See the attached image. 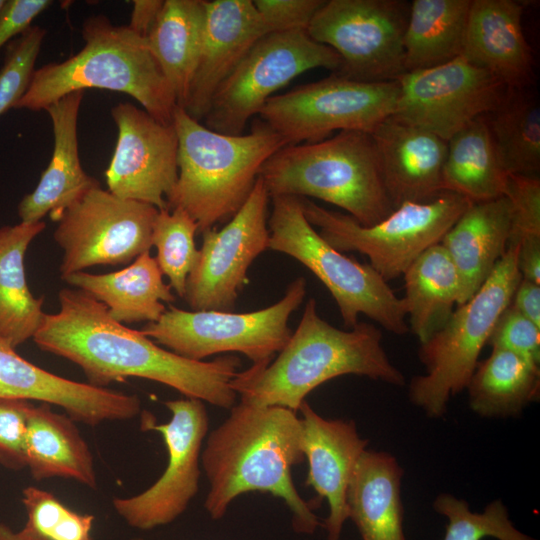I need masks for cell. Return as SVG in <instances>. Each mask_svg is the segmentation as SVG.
<instances>
[{
	"mask_svg": "<svg viewBox=\"0 0 540 540\" xmlns=\"http://www.w3.org/2000/svg\"><path fill=\"white\" fill-rule=\"evenodd\" d=\"M58 299L59 311L45 313L32 339L42 351L79 366L88 384L106 388L137 377L219 408L235 405L237 394L230 383L241 366L238 357L190 360L115 321L101 302L84 291L63 288Z\"/></svg>",
	"mask_w": 540,
	"mask_h": 540,
	"instance_id": "obj_1",
	"label": "cell"
},
{
	"mask_svg": "<svg viewBox=\"0 0 540 540\" xmlns=\"http://www.w3.org/2000/svg\"><path fill=\"white\" fill-rule=\"evenodd\" d=\"M305 457L297 412L240 401L210 432L201 453L209 481L204 507L213 520L223 518L235 498L258 491L280 498L297 533L311 535L321 525L313 503L305 501L292 480V467Z\"/></svg>",
	"mask_w": 540,
	"mask_h": 540,
	"instance_id": "obj_2",
	"label": "cell"
},
{
	"mask_svg": "<svg viewBox=\"0 0 540 540\" xmlns=\"http://www.w3.org/2000/svg\"><path fill=\"white\" fill-rule=\"evenodd\" d=\"M343 375L365 376L395 386L405 384L404 375L382 346L378 327L359 321L349 330L338 329L320 317L311 298L276 358L239 371L230 386L242 402L297 412L310 392Z\"/></svg>",
	"mask_w": 540,
	"mask_h": 540,
	"instance_id": "obj_3",
	"label": "cell"
},
{
	"mask_svg": "<svg viewBox=\"0 0 540 540\" xmlns=\"http://www.w3.org/2000/svg\"><path fill=\"white\" fill-rule=\"evenodd\" d=\"M172 124L178 140V178L167 205L169 210L186 211L198 224V233L228 222L249 197L263 164L286 146L259 118L249 133L227 135L176 106Z\"/></svg>",
	"mask_w": 540,
	"mask_h": 540,
	"instance_id": "obj_4",
	"label": "cell"
},
{
	"mask_svg": "<svg viewBox=\"0 0 540 540\" xmlns=\"http://www.w3.org/2000/svg\"><path fill=\"white\" fill-rule=\"evenodd\" d=\"M82 37L78 53L34 70L14 109L45 110L67 94L99 88L128 94L155 119L172 124L176 99L146 38L104 15L86 19Z\"/></svg>",
	"mask_w": 540,
	"mask_h": 540,
	"instance_id": "obj_5",
	"label": "cell"
},
{
	"mask_svg": "<svg viewBox=\"0 0 540 540\" xmlns=\"http://www.w3.org/2000/svg\"><path fill=\"white\" fill-rule=\"evenodd\" d=\"M259 177L270 198H316L338 206L363 226L374 225L394 210L372 137L361 131L286 145L263 164Z\"/></svg>",
	"mask_w": 540,
	"mask_h": 540,
	"instance_id": "obj_6",
	"label": "cell"
},
{
	"mask_svg": "<svg viewBox=\"0 0 540 540\" xmlns=\"http://www.w3.org/2000/svg\"><path fill=\"white\" fill-rule=\"evenodd\" d=\"M517 254L518 244L509 243L479 290L454 310L439 331L420 343L418 356L425 374L411 380L408 396L428 417H442L450 398L466 389L497 319L522 279Z\"/></svg>",
	"mask_w": 540,
	"mask_h": 540,
	"instance_id": "obj_7",
	"label": "cell"
},
{
	"mask_svg": "<svg viewBox=\"0 0 540 540\" xmlns=\"http://www.w3.org/2000/svg\"><path fill=\"white\" fill-rule=\"evenodd\" d=\"M268 249L286 254L310 270L334 298L346 328L366 315L388 332L409 331L406 304L372 267L333 248L309 223L295 196L270 198Z\"/></svg>",
	"mask_w": 540,
	"mask_h": 540,
	"instance_id": "obj_8",
	"label": "cell"
},
{
	"mask_svg": "<svg viewBox=\"0 0 540 540\" xmlns=\"http://www.w3.org/2000/svg\"><path fill=\"white\" fill-rule=\"evenodd\" d=\"M309 223L336 250L357 251L386 281L403 275L413 261L441 242L472 202L443 192L429 202H405L383 220L363 226L348 214L326 209L309 198H300Z\"/></svg>",
	"mask_w": 540,
	"mask_h": 540,
	"instance_id": "obj_9",
	"label": "cell"
},
{
	"mask_svg": "<svg viewBox=\"0 0 540 540\" xmlns=\"http://www.w3.org/2000/svg\"><path fill=\"white\" fill-rule=\"evenodd\" d=\"M306 280L298 277L271 306L247 312L187 311L170 306L156 322L140 330L158 345L194 361L219 353L239 352L253 364H268L288 342L291 314L306 296Z\"/></svg>",
	"mask_w": 540,
	"mask_h": 540,
	"instance_id": "obj_10",
	"label": "cell"
},
{
	"mask_svg": "<svg viewBox=\"0 0 540 540\" xmlns=\"http://www.w3.org/2000/svg\"><path fill=\"white\" fill-rule=\"evenodd\" d=\"M397 81L364 82L337 73L268 99L258 116L286 145L319 142L333 131L371 134L394 113Z\"/></svg>",
	"mask_w": 540,
	"mask_h": 540,
	"instance_id": "obj_11",
	"label": "cell"
},
{
	"mask_svg": "<svg viewBox=\"0 0 540 540\" xmlns=\"http://www.w3.org/2000/svg\"><path fill=\"white\" fill-rule=\"evenodd\" d=\"M339 55L314 41L306 29L268 33L247 52L214 93L203 124L218 133L244 134L273 94L315 68L337 72Z\"/></svg>",
	"mask_w": 540,
	"mask_h": 540,
	"instance_id": "obj_12",
	"label": "cell"
},
{
	"mask_svg": "<svg viewBox=\"0 0 540 540\" xmlns=\"http://www.w3.org/2000/svg\"><path fill=\"white\" fill-rule=\"evenodd\" d=\"M409 5L400 0H325L307 32L341 59L337 73L364 82L397 81L404 73Z\"/></svg>",
	"mask_w": 540,
	"mask_h": 540,
	"instance_id": "obj_13",
	"label": "cell"
},
{
	"mask_svg": "<svg viewBox=\"0 0 540 540\" xmlns=\"http://www.w3.org/2000/svg\"><path fill=\"white\" fill-rule=\"evenodd\" d=\"M158 209L119 198L100 185L69 206L53 237L63 250L61 279L96 265L130 264L152 247Z\"/></svg>",
	"mask_w": 540,
	"mask_h": 540,
	"instance_id": "obj_14",
	"label": "cell"
},
{
	"mask_svg": "<svg viewBox=\"0 0 540 540\" xmlns=\"http://www.w3.org/2000/svg\"><path fill=\"white\" fill-rule=\"evenodd\" d=\"M164 405L171 413L167 423L155 424L147 417L142 424L143 430L162 435L168 453L164 472L143 492L112 501L130 527L143 531L175 521L199 490L201 449L209 429L204 402L185 397Z\"/></svg>",
	"mask_w": 540,
	"mask_h": 540,
	"instance_id": "obj_15",
	"label": "cell"
},
{
	"mask_svg": "<svg viewBox=\"0 0 540 540\" xmlns=\"http://www.w3.org/2000/svg\"><path fill=\"white\" fill-rule=\"evenodd\" d=\"M392 118L448 141L473 120L493 112L507 88L487 71L458 56L404 73Z\"/></svg>",
	"mask_w": 540,
	"mask_h": 540,
	"instance_id": "obj_16",
	"label": "cell"
},
{
	"mask_svg": "<svg viewBox=\"0 0 540 540\" xmlns=\"http://www.w3.org/2000/svg\"><path fill=\"white\" fill-rule=\"evenodd\" d=\"M270 196L258 177L236 214L220 229L204 231L184 300L192 311H233L253 261L268 249Z\"/></svg>",
	"mask_w": 540,
	"mask_h": 540,
	"instance_id": "obj_17",
	"label": "cell"
},
{
	"mask_svg": "<svg viewBox=\"0 0 540 540\" xmlns=\"http://www.w3.org/2000/svg\"><path fill=\"white\" fill-rule=\"evenodd\" d=\"M117 143L105 171L108 191L127 200L168 209L167 197L178 178V140L173 124L125 102L111 110Z\"/></svg>",
	"mask_w": 540,
	"mask_h": 540,
	"instance_id": "obj_18",
	"label": "cell"
},
{
	"mask_svg": "<svg viewBox=\"0 0 540 540\" xmlns=\"http://www.w3.org/2000/svg\"><path fill=\"white\" fill-rule=\"evenodd\" d=\"M0 398L55 405L76 423L90 426L129 420L141 412L137 395L73 381L46 371L17 354L1 336Z\"/></svg>",
	"mask_w": 540,
	"mask_h": 540,
	"instance_id": "obj_19",
	"label": "cell"
},
{
	"mask_svg": "<svg viewBox=\"0 0 540 540\" xmlns=\"http://www.w3.org/2000/svg\"><path fill=\"white\" fill-rule=\"evenodd\" d=\"M299 411L302 449L308 463L305 485L327 501L329 513L323 527L328 540H339L348 520V487L369 441L359 435L354 421L325 419L306 400Z\"/></svg>",
	"mask_w": 540,
	"mask_h": 540,
	"instance_id": "obj_20",
	"label": "cell"
},
{
	"mask_svg": "<svg viewBox=\"0 0 540 540\" xmlns=\"http://www.w3.org/2000/svg\"><path fill=\"white\" fill-rule=\"evenodd\" d=\"M206 22L183 108L201 122L212 97L266 29L252 0H204Z\"/></svg>",
	"mask_w": 540,
	"mask_h": 540,
	"instance_id": "obj_21",
	"label": "cell"
},
{
	"mask_svg": "<svg viewBox=\"0 0 540 540\" xmlns=\"http://www.w3.org/2000/svg\"><path fill=\"white\" fill-rule=\"evenodd\" d=\"M370 135L394 209L405 202H429L443 193L441 175L447 141L392 117Z\"/></svg>",
	"mask_w": 540,
	"mask_h": 540,
	"instance_id": "obj_22",
	"label": "cell"
},
{
	"mask_svg": "<svg viewBox=\"0 0 540 540\" xmlns=\"http://www.w3.org/2000/svg\"><path fill=\"white\" fill-rule=\"evenodd\" d=\"M523 5L514 0H472L462 55L507 89L533 80L532 50L522 28Z\"/></svg>",
	"mask_w": 540,
	"mask_h": 540,
	"instance_id": "obj_23",
	"label": "cell"
},
{
	"mask_svg": "<svg viewBox=\"0 0 540 540\" xmlns=\"http://www.w3.org/2000/svg\"><path fill=\"white\" fill-rule=\"evenodd\" d=\"M84 91H76L49 105L53 152L35 189L18 204L20 222L35 223L49 216L57 222L63 212L91 188L100 185L82 168L78 148V115Z\"/></svg>",
	"mask_w": 540,
	"mask_h": 540,
	"instance_id": "obj_24",
	"label": "cell"
},
{
	"mask_svg": "<svg viewBox=\"0 0 540 540\" xmlns=\"http://www.w3.org/2000/svg\"><path fill=\"white\" fill-rule=\"evenodd\" d=\"M511 205L507 196L471 203L444 235L440 244L459 275L457 306L482 286L505 254L510 238Z\"/></svg>",
	"mask_w": 540,
	"mask_h": 540,
	"instance_id": "obj_25",
	"label": "cell"
},
{
	"mask_svg": "<svg viewBox=\"0 0 540 540\" xmlns=\"http://www.w3.org/2000/svg\"><path fill=\"white\" fill-rule=\"evenodd\" d=\"M402 477L392 454L366 449L361 455L348 487L347 511L362 540H407Z\"/></svg>",
	"mask_w": 540,
	"mask_h": 540,
	"instance_id": "obj_26",
	"label": "cell"
},
{
	"mask_svg": "<svg viewBox=\"0 0 540 540\" xmlns=\"http://www.w3.org/2000/svg\"><path fill=\"white\" fill-rule=\"evenodd\" d=\"M62 280L101 302L121 324L156 322L167 310L164 303L176 300L150 252L118 271L106 274L80 271Z\"/></svg>",
	"mask_w": 540,
	"mask_h": 540,
	"instance_id": "obj_27",
	"label": "cell"
},
{
	"mask_svg": "<svg viewBox=\"0 0 540 540\" xmlns=\"http://www.w3.org/2000/svg\"><path fill=\"white\" fill-rule=\"evenodd\" d=\"M76 422L51 405H30L25 438L26 467L37 480L65 478L96 488L91 450Z\"/></svg>",
	"mask_w": 540,
	"mask_h": 540,
	"instance_id": "obj_28",
	"label": "cell"
},
{
	"mask_svg": "<svg viewBox=\"0 0 540 540\" xmlns=\"http://www.w3.org/2000/svg\"><path fill=\"white\" fill-rule=\"evenodd\" d=\"M45 227L40 221L0 228V336L14 348L33 338L44 319V297L29 289L24 256Z\"/></svg>",
	"mask_w": 540,
	"mask_h": 540,
	"instance_id": "obj_29",
	"label": "cell"
},
{
	"mask_svg": "<svg viewBox=\"0 0 540 540\" xmlns=\"http://www.w3.org/2000/svg\"><path fill=\"white\" fill-rule=\"evenodd\" d=\"M508 176L483 116L447 141L441 175L443 192L458 194L472 203L490 201L506 195Z\"/></svg>",
	"mask_w": 540,
	"mask_h": 540,
	"instance_id": "obj_30",
	"label": "cell"
},
{
	"mask_svg": "<svg viewBox=\"0 0 540 540\" xmlns=\"http://www.w3.org/2000/svg\"><path fill=\"white\" fill-rule=\"evenodd\" d=\"M204 0H165L146 40L176 99L183 107L203 42Z\"/></svg>",
	"mask_w": 540,
	"mask_h": 540,
	"instance_id": "obj_31",
	"label": "cell"
},
{
	"mask_svg": "<svg viewBox=\"0 0 540 540\" xmlns=\"http://www.w3.org/2000/svg\"><path fill=\"white\" fill-rule=\"evenodd\" d=\"M402 276L409 330L423 343L454 312L460 294L459 275L449 254L438 243L418 256Z\"/></svg>",
	"mask_w": 540,
	"mask_h": 540,
	"instance_id": "obj_32",
	"label": "cell"
},
{
	"mask_svg": "<svg viewBox=\"0 0 540 540\" xmlns=\"http://www.w3.org/2000/svg\"><path fill=\"white\" fill-rule=\"evenodd\" d=\"M466 389L469 406L477 415L519 416L539 398V364L514 352L492 348L490 356L478 362Z\"/></svg>",
	"mask_w": 540,
	"mask_h": 540,
	"instance_id": "obj_33",
	"label": "cell"
},
{
	"mask_svg": "<svg viewBox=\"0 0 540 540\" xmlns=\"http://www.w3.org/2000/svg\"><path fill=\"white\" fill-rule=\"evenodd\" d=\"M472 0H413L404 33L406 72L462 55Z\"/></svg>",
	"mask_w": 540,
	"mask_h": 540,
	"instance_id": "obj_34",
	"label": "cell"
},
{
	"mask_svg": "<svg viewBox=\"0 0 540 540\" xmlns=\"http://www.w3.org/2000/svg\"><path fill=\"white\" fill-rule=\"evenodd\" d=\"M526 89H508L488 122L508 175L535 176L540 170V106Z\"/></svg>",
	"mask_w": 540,
	"mask_h": 540,
	"instance_id": "obj_35",
	"label": "cell"
},
{
	"mask_svg": "<svg viewBox=\"0 0 540 540\" xmlns=\"http://www.w3.org/2000/svg\"><path fill=\"white\" fill-rule=\"evenodd\" d=\"M197 233L198 224L181 208L159 210L154 220L152 246L157 250L156 262L169 279L171 289L181 298L199 256Z\"/></svg>",
	"mask_w": 540,
	"mask_h": 540,
	"instance_id": "obj_36",
	"label": "cell"
},
{
	"mask_svg": "<svg viewBox=\"0 0 540 540\" xmlns=\"http://www.w3.org/2000/svg\"><path fill=\"white\" fill-rule=\"evenodd\" d=\"M433 509L447 519L443 540H537L518 530L509 518L507 507L497 499L482 512H473L467 501L449 493L439 494Z\"/></svg>",
	"mask_w": 540,
	"mask_h": 540,
	"instance_id": "obj_37",
	"label": "cell"
},
{
	"mask_svg": "<svg viewBox=\"0 0 540 540\" xmlns=\"http://www.w3.org/2000/svg\"><path fill=\"white\" fill-rule=\"evenodd\" d=\"M26 525L47 540H92L94 516L66 507L54 494L28 486L22 491Z\"/></svg>",
	"mask_w": 540,
	"mask_h": 540,
	"instance_id": "obj_38",
	"label": "cell"
},
{
	"mask_svg": "<svg viewBox=\"0 0 540 540\" xmlns=\"http://www.w3.org/2000/svg\"><path fill=\"white\" fill-rule=\"evenodd\" d=\"M45 35L44 28L31 25L7 45L0 69V115L25 93Z\"/></svg>",
	"mask_w": 540,
	"mask_h": 540,
	"instance_id": "obj_39",
	"label": "cell"
},
{
	"mask_svg": "<svg viewBox=\"0 0 540 540\" xmlns=\"http://www.w3.org/2000/svg\"><path fill=\"white\" fill-rule=\"evenodd\" d=\"M511 205L509 243L540 240V180L509 175L506 195Z\"/></svg>",
	"mask_w": 540,
	"mask_h": 540,
	"instance_id": "obj_40",
	"label": "cell"
},
{
	"mask_svg": "<svg viewBox=\"0 0 540 540\" xmlns=\"http://www.w3.org/2000/svg\"><path fill=\"white\" fill-rule=\"evenodd\" d=\"M487 344L540 363V326L510 304L497 319Z\"/></svg>",
	"mask_w": 540,
	"mask_h": 540,
	"instance_id": "obj_41",
	"label": "cell"
},
{
	"mask_svg": "<svg viewBox=\"0 0 540 540\" xmlns=\"http://www.w3.org/2000/svg\"><path fill=\"white\" fill-rule=\"evenodd\" d=\"M31 404L26 400L0 398V464L12 470L26 467L25 438Z\"/></svg>",
	"mask_w": 540,
	"mask_h": 540,
	"instance_id": "obj_42",
	"label": "cell"
},
{
	"mask_svg": "<svg viewBox=\"0 0 540 540\" xmlns=\"http://www.w3.org/2000/svg\"><path fill=\"white\" fill-rule=\"evenodd\" d=\"M325 0H254L268 33L306 29Z\"/></svg>",
	"mask_w": 540,
	"mask_h": 540,
	"instance_id": "obj_43",
	"label": "cell"
},
{
	"mask_svg": "<svg viewBox=\"0 0 540 540\" xmlns=\"http://www.w3.org/2000/svg\"><path fill=\"white\" fill-rule=\"evenodd\" d=\"M51 4L49 0H5L0 10V49L27 30Z\"/></svg>",
	"mask_w": 540,
	"mask_h": 540,
	"instance_id": "obj_44",
	"label": "cell"
},
{
	"mask_svg": "<svg viewBox=\"0 0 540 540\" xmlns=\"http://www.w3.org/2000/svg\"><path fill=\"white\" fill-rule=\"evenodd\" d=\"M510 305L540 326V284L522 278L514 291Z\"/></svg>",
	"mask_w": 540,
	"mask_h": 540,
	"instance_id": "obj_45",
	"label": "cell"
},
{
	"mask_svg": "<svg viewBox=\"0 0 540 540\" xmlns=\"http://www.w3.org/2000/svg\"><path fill=\"white\" fill-rule=\"evenodd\" d=\"M165 0H134L127 25L137 35L147 38L155 25Z\"/></svg>",
	"mask_w": 540,
	"mask_h": 540,
	"instance_id": "obj_46",
	"label": "cell"
},
{
	"mask_svg": "<svg viewBox=\"0 0 540 540\" xmlns=\"http://www.w3.org/2000/svg\"><path fill=\"white\" fill-rule=\"evenodd\" d=\"M517 265L523 279L540 284V240L518 244Z\"/></svg>",
	"mask_w": 540,
	"mask_h": 540,
	"instance_id": "obj_47",
	"label": "cell"
},
{
	"mask_svg": "<svg viewBox=\"0 0 540 540\" xmlns=\"http://www.w3.org/2000/svg\"><path fill=\"white\" fill-rule=\"evenodd\" d=\"M0 540H47L25 524L20 531H14L8 525L0 523Z\"/></svg>",
	"mask_w": 540,
	"mask_h": 540,
	"instance_id": "obj_48",
	"label": "cell"
},
{
	"mask_svg": "<svg viewBox=\"0 0 540 540\" xmlns=\"http://www.w3.org/2000/svg\"><path fill=\"white\" fill-rule=\"evenodd\" d=\"M4 3H5V0H0V10H1L2 6L4 5Z\"/></svg>",
	"mask_w": 540,
	"mask_h": 540,
	"instance_id": "obj_49",
	"label": "cell"
},
{
	"mask_svg": "<svg viewBox=\"0 0 540 540\" xmlns=\"http://www.w3.org/2000/svg\"><path fill=\"white\" fill-rule=\"evenodd\" d=\"M132 540H143V539H132Z\"/></svg>",
	"mask_w": 540,
	"mask_h": 540,
	"instance_id": "obj_50",
	"label": "cell"
}]
</instances>
